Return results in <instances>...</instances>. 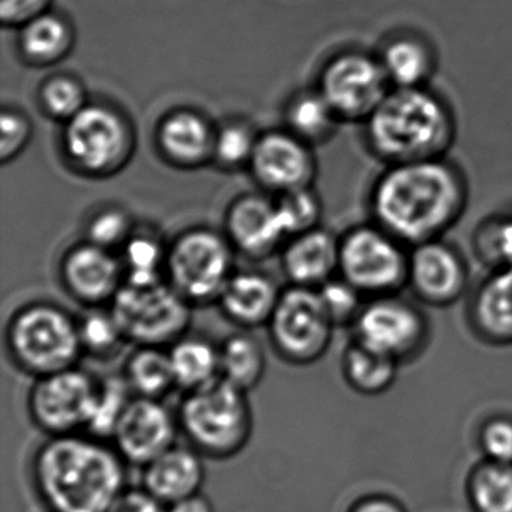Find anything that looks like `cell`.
I'll return each instance as SVG.
<instances>
[{
    "label": "cell",
    "mask_w": 512,
    "mask_h": 512,
    "mask_svg": "<svg viewBox=\"0 0 512 512\" xmlns=\"http://www.w3.org/2000/svg\"><path fill=\"white\" fill-rule=\"evenodd\" d=\"M469 202L466 170L449 157L382 166L365 199L368 218L407 247L445 238Z\"/></svg>",
    "instance_id": "1"
},
{
    "label": "cell",
    "mask_w": 512,
    "mask_h": 512,
    "mask_svg": "<svg viewBox=\"0 0 512 512\" xmlns=\"http://www.w3.org/2000/svg\"><path fill=\"white\" fill-rule=\"evenodd\" d=\"M35 491L49 512H112L127 487V463L89 434L47 437L32 457Z\"/></svg>",
    "instance_id": "2"
},
{
    "label": "cell",
    "mask_w": 512,
    "mask_h": 512,
    "mask_svg": "<svg viewBox=\"0 0 512 512\" xmlns=\"http://www.w3.org/2000/svg\"><path fill=\"white\" fill-rule=\"evenodd\" d=\"M362 145L382 166L449 157L458 137L451 101L434 89L392 88L361 124Z\"/></svg>",
    "instance_id": "3"
},
{
    "label": "cell",
    "mask_w": 512,
    "mask_h": 512,
    "mask_svg": "<svg viewBox=\"0 0 512 512\" xmlns=\"http://www.w3.org/2000/svg\"><path fill=\"white\" fill-rule=\"evenodd\" d=\"M178 422L191 448L212 460L241 454L254 430L248 392L221 377L205 388L185 392Z\"/></svg>",
    "instance_id": "4"
},
{
    "label": "cell",
    "mask_w": 512,
    "mask_h": 512,
    "mask_svg": "<svg viewBox=\"0 0 512 512\" xmlns=\"http://www.w3.org/2000/svg\"><path fill=\"white\" fill-rule=\"evenodd\" d=\"M5 346L11 362L29 376H49L79 365V320L52 302H32L8 322Z\"/></svg>",
    "instance_id": "5"
},
{
    "label": "cell",
    "mask_w": 512,
    "mask_h": 512,
    "mask_svg": "<svg viewBox=\"0 0 512 512\" xmlns=\"http://www.w3.org/2000/svg\"><path fill=\"white\" fill-rule=\"evenodd\" d=\"M136 130L127 113L106 101L88 106L65 122L61 149L71 169L86 178H110L125 169L136 151Z\"/></svg>",
    "instance_id": "6"
},
{
    "label": "cell",
    "mask_w": 512,
    "mask_h": 512,
    "mask_svg": "<svg viewBox=\"0 0 512 512\" xmlns=\"http://www.w3.org/2000/svg\"><path fill=\"white\" fill-rule=\"evenodd\" d=\"M409 253L410 247L368 218L340 235L338 275L365 299L403 293Z\"/></svg>",
    "instance_id": "7"
},
{
    "label": "cell",
    "mask_w": 512,
    "mask_h": 512,
    "mask_svg": "<svg viewBox=\"0 0 512 512\" xmlns=\"http://www.w3.org/2000/svg\"><path fill=\"white\" fill-rule=\"evenodd\" d=\"M233 251L223 233L206 227L185 230L167 250V281L193 307L214 304L235 274Z\"/></svg>",
    "instance_id": "8"
},
{
    "label": "cell",
    "mask_w": 512,
    "mask_h": 512,
    "mask_svg": "<svg viewBox=\"0 0 512 512\" xmlns=\"http://www.w3.org/2000/svg\"><path fill=\"white\" fill-rule=\"evenodd\" d=\"M128 343L170 347L190 331L193 305L169 281L136 286L124 283L109 305Z\"/></svg>",
    "instance_id": "9"
},
{
    "label": "cell",
    "mask_w": 512,
    "mask_h": 512,
    "mask_svg": "<svg viewBox=\"0 0 512 512\" xmlns=\"http://www.w3.org/2000/svg\"><path fill=\"white\" fill-rule=\"evenodd\" d=\"M352 340L404 365L430 346L431 325L421 304L403 293L365 301L353 325Z\"/></svg>",
    "instance_id": "10"
},
{
    "label": "cell",
    "mask_w": 512,
    "mask_h": 512,
    "mask_svg": "<svg viewBox=\"0 0 512 512\" xmlns=\"http://www.w3.org/2000/svg\"><path fill=\"white\" fill-rule=\"evenodd\" d=\"M316 88L343 124L361 125L391 91L374 50L346 47L326 59Z\"/></svg>",
    "instance_id": "11"
},
{
    "label": "cell",
    "mask_w": 512,
    "mask_h": 512,
    "mask_svg": "<svg viewBox=\"0 0 512 512\" xmlns=\"http://www.w3.org/2000/svg\"><path fill=\"white\" fill-rule=\"evenodd\" d=\"M268 329L275 353L287 364L305 367L328 353L337 328L317 289L290 284L281 292Z\"/></svg>",
    "instance_id": "12"
},
{
    "label": "cell",
    "mask_w": 512,
    "mask_h": 512,
    "mask_svg": "<svg viewBox=\"0 0 512 512\" xmlns=\"http://www.w3.org/2000/svg\"><path fill=\"white\" fill-rule=\"evenodd\" d=\"M98 389L100 379L79 365L38 377L28 395L29 416L49 437L86 433Z\"/></svg>",
    "instance_id": "13"
},
{
    "label": "cell",
    "mask_w": 512,
    "mask_h": 512,
    "mask_svg": "<svg viewBox=\"0 0 512 512\" xmlns=\"http://www.w3.org/2000/svg\"><path fill=\"white\" fill-rule=\"evenodd\" d=\"M470 289L469 262L454 242L439 238L410 247L406 290L419 304L449 308Z\"/></svg>",
    "instance_id": "14"
},
{
    "label": "cell",
    "mask_w": 512,
    "mask_h": 512,
    "mask_svg": "<svg viewBox=\"0 0 512 512\" xmlns=\"http://www.w3.org/2000/svg\"><path fill=\"white\" fill-rule=\"evenodd\" d=\"M179 431L178 415L163 400L133 397L110 442L125 463L143 469L176 445Z\"/></svg>",
    "instance_id": "15"
},
{
    "label": "cell",
    "mask_w": 512,
    "mask_h": 512,
    "mask_svg": "<svg viewBox=\"0 0 512 512\" xmlns=\"http://www.w3.org/2000/svg\"><path fill=\"white\" fill-rule=\"evenodd\" d=\"M248 169L260 187L281 194L313 187L317 158L313 146L281 128L260 134Z\"/></svg>",
    "instance_id": "16"
},
{
    "label": "cell",
    "mask_w": 512,
    "mask_h": 512,
    "mask_svg": "<svg viewBox=\"0 0 512 512\" xmlns=\"http://www.w3.org/2000/svg\"><path fill=\"white\" fill-rule=\"evenodd\" d=\"M59 274L68 295L88 308L110 305L125 281L122 260L113 251L88 241L64 254Z\"/></svg>",
    "instance_id": "17"
},
{
    "label": "cell",
    "mask_w": 512,
    "mask_h": 512,
    "mask_svg": "<svg viewBox=\"0 0 512 512\" xmlns=\"http://www.w3.org/2000/svg\"><path fill=\"white\" fill-rule=\"evenodd\" d=\"M224 227L233 248L254 260L272 256L287 239L277 203L263 194L236 197L227 208Z\"/></svg>",
    "instance_id": "18"
},
{
    "label": "cell",
    "mask_w": 512,
    "mask_h": 512,
    "mask_svg": "<svg viewBox=\"0 0 512 512\" xmlns=\"http://www.w3.org/2000/svg\"><path fill=\"white\" fill-rule=\"evenodd\" d=\"M215 127L199 110L191 107L170 110L155 127L158 154L176 169H200L212 163Z\"/></svg>",
    "instance_id": "19"
},
{
    "label": "cell",
    "mask_w": 512,
    "mask_h": 512,
    "mask_svg": "<svg viewBox=\"0 0 512 512\" xmlns=\"http://www.w3.org/2000/svg\"><path fill=\"white\" fill-rule=\"evenodd\" d=\"M466 322L482 343L512 346V268L491 269L470 289Z\"/></svg>",
    "instance_id": "20"
},
{
    "label": "cell",
    "mask_w": 512,
    "mask_h": 512,
    "mask_svg": "<svg viewBox=\"0 0 512 512\" xmlns=\"http://www.w3.org/2000/svg\"><path fill=\"white\" fill-rule=\"evenodd\" d=\"M377 58L391 88H424L439 71L436 44L415 29H395L377 44Z\"/></svg>",
    "instance_id": "21"
},
{
    "label": "cell",
    "mask_w": 512,
    "mask_h": 512,
    "mask_svg": "<svg viewBox=\"0 0 512 512\" xmlns=\"http://www.w3.org/2000/svg\"><path fill=\"white\" fill-rule=\"evenodd\" d=\"M340 235L325 227L289 239L281 254L284 275L292 286L319 289L338 275Z\"/></svg>",
    "instance_id": "22"
},
{
    "label": "cell",
    "mask_w": 512,
    "mask_h": 512,
    "mask_svg": "<svg viewBox=\"0 0 512 512\" xmlns=\"http://www.w3.org/2000/svg\"><path fill=\"white\" fill-rule=\"evenodd\" d=\"M205 479L203 455L191 446L175 445L143 467L142 488L170 506L200 493Z\"/></svg>",
    "instance_id": "23"
},
{
    "label": "cell",
    "mask_w": 512,
    "mask_h": 512,
    "mask_svg": "<svg viewBox=\"0 0 512 512\" xmlns=\"http://www.w3.org/2000/svg\"><path fill=\"white\" fill-rule=\"evenodd\" d=\"M281 292L277 283L263 272H235L217 304L227 320L248 331L268 326Z\"/></svg>",
    "instance_id": "24"
},
{
    "label": "cell",
    "mask_w": 512,
    "mask_h": 512,
    "mask_svg": "<svg viewBox=\"0 0 512 512\" xmlns=\"http://www.w3.org/2000/svg\"><path fill=\"white\" fill-rule=\"evenodd\" d=\"M76 46V31L67 17L52 11L20 26L17 52L29 67L47 68L64 62Z\"/></svg>",
    "instance_id": "25"
},
{
    "label": "cell",
    "mask_w": 512,
    "mask_h": 512,
    "mask_svg": "<svg viewBox=\"0 0 512 512\" xmlns=\"http://www.w3.org/2000/svg\"><path fill=\"white\" fill-rule=\"evenodd\" d=\"M283 118L284 128L313 148L331 142L343 125L316 86L296 91L284 106Z\"/></svg>",
    "instance_id": "26"
},
{
    "label": "cell",
    "mask_w": 512,
    "mask_h": 512,
    "mask_svg": "<svg viewBox=\"0 0 512 512\" xmlns=\"http://www.w3.org/2000/svg\"><path fill=\"white\" fill-rule=\"evenodd\" d=\"M401 365L358 341L350 340L341 358L344 380L352 391L365 397L385 394L397 382Z\"/></svg>",
    "instance_id": "27"
},
{
    "label": "cell",
    "mask_w": 512,
    "mask_h": 512,
    "mask_svg": "<svg viewBox=\"0 0 512 512\" xmlns=\"http://www.w3.org/2000/svg\"><path fill=\"white\" fill-rule=\"evenodd\" d=\"M167 349L182 391H196L220 379V346L208 338L187 334Z\"/></svg>",
    "instance_id": "28"
},
{
    "label": "cell",
    "mask_w": 512,
    "mask_h": 512,
    "mask_svg": "<svg viewBox=\"0 0 512 512\" xmlns=\"http://www.w3.org/2000/svg\"><path fill=\"white\" fill-rule=\"evenodd\" d=\"M265 347L250 332H235L220 344L221 379L250 392L260 385L266 373Z\"/></svg>",
    "instance_id": "29"
},
{
    "label": "cell",
    "mask_w": 512,
    "mask_h": 512,
    "mask_svg": "<svg viewBox=\"0 0 512 512\" xmlns=\"http://www.w3.org/2000/svg\"><path fill=\"white\" fill-rule=\"evenodd\" d=\"M122 374L134 397L163 400L172 389L178 388L166 347H136L125 361Z\"/></svg>",
    "instance_id": "30"
},
{
    "label": "cell",
    "mask_w": 512,
    "mask_h": 512,
    "mask_svg": "<svg viewBox=\"0 0 512 512\" xmlns=\"http://www.w3.org/2000/svg\"><path fill=\"white\" fill-rule=\"evenodd\" d=\"M464 490L472 512H512V464L478 461L467 473Z\"/></svg>",
    "instance_id": "31"
},
{
    "label": "cell",
    "mask_w": 512,
    "mask_h": 512,
    "mask_svg": "<svg viewBox=\"0 0 512 512\" xmlns=\"http://www.w3.org/2000/svg\"><path fill=\"white\" fill-rule=\"evenodd\" d=\"M167 250L169 247L163 244L160 236L145 230H134L121 250L124 283L149 286L164 281Z\"/></svg>",
    "instance_id": "32"
},
{
    "label": "cell",
    "mask_w": 512,
    "mask_h": 512,
    "mask_svg": "<svg viewBox=\"0 0 512 512\" xmlns=\"http://www.w3.org/2000/svg\"><path fill=\"white\" fill-rule=\"evenodd\" d=\"M473 257L487 271L512 268V208L482 218L470 236Z\"/></svg>",
    "instance_id": "33"
},
{
    "label": "cell",
    "mask_w": 512,
    "mask_h": 512,
    "mask_svg": "<svg viewBox=\"0 0 512 512\" xmlns=\"http://www.w3.org/2000/svg\"><path fill=\"white\" fill-rule=\"evenodd\" d=\"M260 134L244 119L230 118L215 127L212 164L223 172H238L250 166Z\"/></svg>",
    "instance_id": "34"
},
{
    "label": "cell",
    "mask_w": 512,
    "mask_h": 512,
    "mask_svg": "<svg viewBox=\"0 0 512 512\" xmlns=\"http://www.w3.org/2000/svg\"><path fill=\"white\" fill-rule=\"evenodd\" d=\"M79 335L83 355L101 361L116 358L128 344L110 308H88V313L79 319Z\"/></svg>",
    "instance_id": "35"
},
{
    "label": "cell",
    "mask_w": 512,
    "mask_h": 512,
    "mask_svg": "<svg viewBox=\"0 0 512 512\" xmlns=\"http://www.w3.org/2000/svg\"><path fill=\"white\" fill-rule=\"evenodd\" d=\"M38 104L44 115L53 121L73 119L89 104L85 83L73 74H53L38 88Z\"/></svg>",
    "instance_id": "36"
},
{
    "label": "cell",
    "mask_w": 512,
    "mask_h": 512,
    "mask_svg": "<svg viewBox=\"0 0 512 512\" xmlns=\"http://www.w3.org/2000/svg\"><path fill=\"white\" fill-rule=\"evenodd\" d=\"M133 397L134 394L131 392L124 374L100 380L94 413H92L91 421L86 428V434L97 437V439L107 440V442L112 440L119 419Z\"/></svg>",
    "instance_id": "37"
},
{
    "label": "cell",
    "mask_w": 512,
    "mask_h": 512,
    "mask_svg": "<svg viewBox=\"0 0 512 512\" xmlns=\"http://www.w3.org/2000/svg\"><path fill=\"white\" fill-rule=\"evenodd\" d=\"M275 203L287 238H293L320 226L323 203L319 193L314 190V185L277 194Z\"/></svg>",
    "instance_id": "38"
},
{
    "label": "cell",
    "mask_w": 512,
    "mask_h": 512,
    "mask_svg": "<svg viewBox=\"0 0 512 512\" xmlns=\"http://www.w3.org/2000/svg\"><path fill=\"white\" fill-rule=\"evenodd\" d=\"M136 230L133 217L121 206L107 205L97 209L89 217L85 226V241L106 248L115 253L116 248L124 247Z\"/></svg>",
    "instance_id": "39"
},
{
    "label": "cell",
    "mask_w": 512,
    "mask_h": 512,
    "mask_svg": "<svg viewBox=\"0 0 512 512\" xmlns=\"http://www.w3.org/2000/svg\"><path fill=\"white\" fill-rule=\"evenodd\" d=\"M317 292L335 328H350L367 301L358 289L340 275L326 281Z\"/></svg>",
    "instance_id": "40"
},
{
    "label": "cell",
    "mask_w": 512,
    "mask_h": 512,
    "mask_svg": "<svg viewBox=\"0 0 512 512\" xmlns=\"http://www.w3.org/2000/svg\"><path fill=\"white\" fill-rule=\"evenodd\" d=\"M476 445L482 460L512 464V415L494 413L479 425Z\"/></svg>",
    "instance_id": "41"
},
{
    "label": "cell",
    "mask_w": 512,
    "mask_h": 512,
    "mask_svg": "<svg viewBox=\"0 0 512 512\" xmlns=\"http://www.w3.org/2000/svg\"><path fill=\"white\" fill-rule=\"evenodd\" d=\"M34 136V124L28 113L4 106L0 113V161L11 163L23 154Z\"/></svg>",
    "instance_id": "42"
},
{
    "label": "cell",
    "mask_w": 512,
    "mask_h": 512,
    "mask_svg": "<svg viewBox=\"0 0 512 512\" xmlns=\"http://www.w3.org/2000/svg\"><path fill=\"white\" fill-rule=\"evenodd\" d=\"M52 0H2L0 17L5 28H17L49 11Z\"/></svg>",
    "instance_id": "43"
},
{
    "label": "cell",
    "mask_w": 512,
    "mask_h": 512,
    "mask_svg": "<svg viewBox=\"0 0 512 512\" xmlns=\"http://www.w3.org/2000/svg\"><path fill=\"white\" fill-rule=\"evenodd\" d=\"M112 512H170V509L149 494L145 488H128Z\"/></svg>",
    "instance_id": "44"
},
{
    "label": "cell",
    "mask_w": 512,
    "mask_h": 512,
    "mask_svg": "<svg viewBox=\"0 0 512 512\" xmlns=\"http://www.w3.org/2000/svg\"><path fill=\"white\" fill-rule=\"evenodd\" d=\"M347 512H409L394 496L383 493L365 494L352 503Z\"/></svg>",
    "instance_id": "45"
},
{
    "label": "cell",
    "mask_w": 512,
    "mask_h": 512,
    "mask_svg": "<svg viewBox=\"0 0 512 512\" xmlns=\"http://www.w3.org/2000/svg\"><path fill=\"white\" fill-rule=\"evenodd\" d=\"M170 512H215L211 499L200 491L169 506Z\"/></svg>",
    "instance_id": "46"
}]
</instances>
